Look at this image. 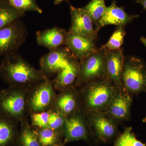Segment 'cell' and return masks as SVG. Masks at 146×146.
<instances>
[{
	"label": "cell",
	"mask_w": 146,
	"mask_h": 146,
	"mask_svg": "<svg viewBox=\"0 0 146 146\" xmlns=\"http://www.w3.org/2000/svg\"><path fill=\"white\" fill-rule=\"evenodd\" d=\"M0 76L9 86L24 88H30L46 78L15 52L6 55L2 60Z\"/></svg>",
	"instance_id": "obj_1"
},
{
	"label": "cell",
	"mask_w": 146,
	"mask_h": 146,
	"mask_svg": "<svg viewBox=\"0 0 146 146\" xmlns=\"http://www.w3.org/2000/svg\"><path fill=\"white\" fill-rule=\"evenodd\" d=\"M79 87L80 106L84 113L104 112L118 90L107 78L91 82Z\"/></svg>",
	"instance_id": "obj_2"
},
{
	"label": "cell",
	"mask_w": 146,
	"mask_h": 146,
	"mask_svg": "<svg viewBox=\"0 0 146 146\" xmlns=\"http://www.w3.org/2000/svg\"><path fill=\"white\" fill-rule=\"evenodd\" d=\"M29 89L9 86L0 90V114L18 122L25 121Z\"/></svg>",
	"instance_id": "obj_3"
},
{
	"label": "cell",
	"mask_w": 146,
	"mask_h": 146,
	"mask_svg": "<svg viewBox=\"0 0 146 146\" xmlns=\"http://www.w3.org/2000/svg\"><path fill=\"white\" fill-rule=\"evenodd\" d=\"M106 54L107 50L101 48L79 61L77 87L98 80L107 78Z\"/></svg>",
	"instance_id": "obj_4"
},
{
	"label": "cell",
	"mask_w": 146,
	"mask_h": 146,
	"mask_svg": "<svg viewBox=\"0 0 146 146\" xmlns=\"http://www.w3.org/2000/svg\"><path fill=\"white\" fill-rule=\"evenodd\" d=\"M52 81L45 78L29 88L28 111L31 114L48 111L52 108L56 95Z\"/></svg>",
	"instance_id": "obj_5"
},
{
	"label": "cell",
	"mask_w": 146,
	"mask_h": 146,
	"mask_svg": "<svg viewBox=\"0 0 146 146\" xmlns=\"http://www.w3.org/2000/svg\"><path fill=\"white\" fill-rule=\"evenodd\" d=\"M124 88L131 94L146 92V65L140 58H125L123 76Z\"/></svg>",
	"instance_id": "obj_6"
},
{
	"label": "cell",
	"mask_w": 146,
	"mask_h": 146,
	"mask_svg": "<svg viewBox=\"0 0 146 146\" xmlns=\"http://www.w3.org/2000/svg\"><path fill=\"white\" fill-rule=\"evenodd\" d=\"M84 114L90 133L98 143H110L115 141L119 135L117 123L104 113L97 112Z\"/></svg>",
	"instance_id": "obj_7"
},
{
	"label": "cell",
	"mask_w": 146,
	"mask_h": 146,
	"mask_svg": "<svg viewBox=\"0 0 146 146\" xmlns=\"http://www.w3.org/2000/svg\"><path fill=\"white\" fill-rule=\"evenodd\" d=\"M27 36L25 25L19 20L0 29V56L15 52L23 44Z\"/></svg>",
	"instance_id": "obj_8"
},
{
	"label": "cell",
	"mask_w": 146,
	"mask_h": 146,
	"mask_svg": "<svg viewBox=\"0 0 146 146\" xmlns=\"http://www.w3.org/2000/svg\"><path fill=\"white\" fill-rule=\"evenodd\" d=\"M62 131L64 145L81 140L89 142L91 133L84 113L80 110L66 117Z\"/></svg>",
	"instance_id": "obj_9"
},
{
	"label": "cell",
	"mask_w": 146,
	"mask_h": 146,
	"mask_svg": "<svg viewBox=\"0 0 146 146\" xmlns=\"http://www.w3.org/2000/svg\"><path fill=\"white\" fill-rule=\"evenodd\" d=\"M72 56L66 46L50 50L41 58L40 70L48 78L56 75L58 72L68 65Z\"/></svg>",
	"instance_id": "obj_10"
},
{
	"label": "cell",
	"mask_w": 146,
	"mask_h": 146,
	"mask_svg": "<svg viewBox=\"0 0 146 146\" xmlns=\"http://www.w3.org/2000/svg\"><path fill=\"white\" fill-rule=\"evenodd\" d=\"M132 99L124 88L118 90L106 109L103 113L116 122L128 119Z\"/></svg>",
	"instance_id": "obj_11"
},
{
	"label": "cell",
	"mask_w": 146,
	"mask_h": 146,
	"mask_svg": "<svg viewBox=\"0 0 146 146\" xmlns=\"http://www.w3.org/2000/svg\"><path fill=\"white\" fill-rule=\"evenodd\" d=\"M70 9L71 26L69 32L88 36L95 40L98 32L94 27L95 24L92 18L83 7L76 8L70 5Z\"/></svg>",
	"instance_id": "obj_12"
},
{
	"label": "cell",
	"mask_w": 146,
	"mask_h": 146,
	"mask_svg": "<svg viewBox=\"0 0 146 146\" xmlns=\"http://www.w3.org/2000/svg\"><path fill=\"white\" fill-rule=\"evenodd\" d=\"M76 86L60 91L56 96L52 108L66 117L81 110L78 90Z\"/></svg>",
	"instance_id": "obj_13"
},
{
	"label": "cell",
	"mask_w": 146,
	"mask_h": 146,
	"mask_svg": "<svg viewBox=\"0 0 146 146\" xmlns=\"http://www.w3.org/2000/svg\"><path fill=\"white\" fill-rule=\"evenodd\" d=\"M125 58L122 50L107 51L106 58V73L107 78L118 90L124 88L123 76Z\"/></svg>",
	"instance_id": "obj_14"
},
{
	"label": "cell",
	"mask_w": 146,
	"mask_h": 146,
	"mask_svg": "<svg viewBox=\"0 0 146 146\" xmlns=\"http://www.w3.org/2000/svg\"><path fill=\"white\" fill-rule=\"evenodd\" d=\"M95 40L88 36L68 32L65 46L73 57L80 61L94 52L96 48Z\"/></svg>",
	"instance_id": "obj_15"
},
{
	"label": "cell",
	"mask_w": 146,
	"mask_h": 146,
	"mask_svg": "<svg viewBox=\"0 0 146 146\" xmlns=\"http://www.w3.org/2000/svg\"><path fill=\"white\" fill-rule=\"evenodd\" d=\"M137 15H131L125 12L123 7H119L115 1L106 7L105 11L100 19L97 26V31L109 25L124 26L131 22Z\"/></svg>",
	"instance_id": "obj_16"
},
{
	"label": "cell",
	"mask_w": 146,
	"mask_h": 146,
	"mask_svg": "<svg viewBox=\"0 0 146 146\" xmlns=\"http://www.w3.org/2000/svg\"><path fill=\"white\" fill-rule=\"evenodd\" d=\"M79 61L71 57L68 65L57 73L52 80L54 89L60 91L76 86L78 78Z\"/></svg>",
	"instance_id": "obj_17"
},
{
	"label": "cell",
	"mask_w": 146,
	"mask_h": 146,
	"mask_svg": "<svg viewBox=\"0 0 146 146\" xmlns=\"http://www.w3.org/2000/svg\"><path fill=\"white\" fill-rule=\"evenodd\" d=\"M68 32L64 29L54 27L36 33V40L39 46L52 50L65 46Z\"/></svg>",
	"instance_id": "obj_18"
},
{
	"label": "cell",
	"mask_w": 146,
	"mask_h": 146,
	"mask_svg": "<svg viewBox=\"0 0 146 146\" xmlns=\"http://www.w3.org/2000/svg\"><path fill=\"white\" fill-rule=\"evenodd\" d=\"M18 121L0 114V146H15L19 131Z\"/></svg>",
	"instance_id": "obj_19"
},
{
	"label": "cell",
	"mask_w": 146,
	"mask_h": 146,
	"mask_svg": "<svg viewBox=\"0 0 146 146\" xmlns=\"http://www.w3.org/2000/svg\"><path fill=\"white\" fill-rule=\"evenodd\" d=\"M21 123V130L15 146H41L36 131L25 120Z\"/></svg>",
	"instance_id": "obj_20"
},
{
	"label": "cell",
	"mask_w": 146,
	"mask_h": 146,
	"mask_svg": "<svg viewBox=\"0 0 146 146\" xmlns=\"http://www.w3.org/2000/svg\"><path fill=\"white\" fill-rule=\"evenodd\" d=\"M24 15L11 5L7 0H0V29L18 21Z\"/></svg>",
	"instance_id": "obj_21"
},
{
	"label": "cell",
	"mask_w": 146,
	"mask_h": 146,
	"mask_svg": "<svg viewBox=\"0 0 146 146\" xmlns=\"http://www.w3.org/2000/svg\"><path fill=\"white\" fill-rule=\"evenodd\" d=\"M36 131L41 146H50L63 143L62 131L53 130L48 127L37 128Z\"/></svg>",
	"instance_id": "obj_22"
},
{
	"label": "cell",
	"mask_w": 146,
	"mask_h": 146,
	"mask_svg": "<svg viewBox=\"0 0 146 146\" xmlns=\"http://www.w3.org/2000/svg\"><path fill=\"white\" fill-rule=\"evenodd\" d=\"M106 7L105 0H92L83 8L93 19L97 28L98 23L105 11Z\"/></svg>",
	"instance_id": "obj_23"
},
{
	"label": "cell",
	"mask_w": 146,
	"mask_h": 146,
	"mask_svg": "<svg viewBox=\"0 0 146 146\" xmlns=\"http://www.w3.org/2000/svg\"><path fill=\"white\" fill-rule=\"evenodd\" d=\"M114 146H146V145L137 139L131 127H128L115 139Z\"/></svg>",
	"instance_id": "obj_24"
},
{
	"label": "cell",
	"mask_w": 146,
	"mask_h": 146,
	"mask_svg": "<svg viewBox=\"0 0 146 146\" xmlns=\"http://www.w3.org/2000/svg\"><path fill=\"white\" fill-rule=\"evenodd\" d=\"M125 34L124 27L121 26L117 27L108 42L103 45L101 48L107 51L120 49L123 43Z\"/></svg>",
	"instance_id": "obj_25"
},
{
	"label": "cell",
	"mask_w": 146,
	"mask_h": 146,
	"mask_svg": "<svg viewBox=\"0 0 146 146\" xmlns=\"http://www.w3.org/2000/svg\"><path fill=\"white\" fill-rule=\"evenodd\" d=\"M11 5L16 10L25 14L27 11L42 13L43 10L36 3V0H7Z\"/></svg>",
	"instance_id": "obj_26"
},
{
	"label": "cell",
	"mask_w": 146,
	"mask_h": 146,
	"mask_svg": "<svg viewBox=\"0 0 146 146\" xmlns=\"http://www.w3.org/2000/svg\"><path fill=\"white\" fill-rule=\"evenodd\" d=\"M49 111L48 127L53 130L62 131L66 117L54 108H51Z\"/></svg>",
	"instance_id": "obj_27"
},
{
	"label": "cell",
	"mask_w": 146,
	"mask_h": 146,
	"mask_svg": "<svg viewBox=\"0 0 146 146\" xmlns=\"http://www.w3.org/2000/svg\"><path fill=\"white\" fill-rule=\"evenodd\" d=\"M49 117V110L44 112L31 114V118L32 126L37 128L48 127Z\"/></svg>",
	"instance_id": "obj_28"
},
{
	"label": "cell",
	"mask_w": 146,
	"mask_h": 146,
	"mask_svg": "<svg viewBox=\"0 0 146 146\" xmlns=\"http://www.w3.org/2000/svg\"><path fill=\"white\" fill-rule=\"evenodd\" d=\"M136 2L143 6V7L146 10V0H137Z\"/></svg>",
	"instance_id": "obj_29"
},
{
	"label": "cell",
	"mask_w": 146,
	"mask_h": 146,
	"mask_svg": "<svg viewBox=\"0 0 146 146\" xmlns=\"http://www.w3.org/2000/svg\"><path fill=\"white\" fill-rule=\"evenodd\" d=\"M64 1L65 0H54V3L55 5H57L61 3Z\"/></svg>",
	"instance_id": "obj_30"
},
{
	"label": "cell",
	"mask_w": 146,
	"mask_h": 146,
	"mask_svg": "<svg viewBox=\"0 0 146 146\" xmlns=\"http://www.w3.org/2000/svg\"><path fill=\"white\" fill-rule=\"evenodd\" d=\"M141 41L146 48V38L144 36H142L141 38Z\"/></svg>",
	"instance_id": "obj_31"
},
{
	"label": "cell",
	"mask_w": 146,
	"mask_h": 146,
	"mask_svg": "<svg viewBox=\"0 0 146 146\" xmlns=\"http://www.w3.org/2000/svg\"><path fill=\"white\" fill-rule=\"evenodd\" d=\"M64 144L63 143H61L60 144H56V145H53L50 146H64Z\"/></svg>",
	"instance_id": "obj_32"
},
{
	"label": "cell",
	"mask_w": 146,
	"mask_h": 146,
	"mask_svg": "<svg viewBox=\"0 0 146 146\" xmlns=\"http://www.w3.org/2000/svg\"><path fill=\"white\" fill-rule=\"evenodd\" d=\"M143 123H146V115L145 117V118L143 119Z\"/></svg>",
	"instance_id": "obj_33"
}]
</instances>
